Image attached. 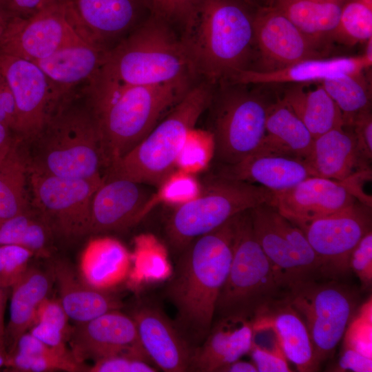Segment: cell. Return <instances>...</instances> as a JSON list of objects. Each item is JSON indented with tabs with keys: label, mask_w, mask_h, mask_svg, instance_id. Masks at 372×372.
I'll return each mask as SVG.
<instances>
[{
	"label": "cell",
	"mask_w": 372,
	"mask_h": 372,
	"mask_svg": "<svg viewBox=\"0 0 372 372\" xmlns=\"http://www.w3.org/2000/svg\"><path fill=\"white\" fill-rule=\"evenodd\" d=\"M9 19L6 14L0 12V39L6 28Z\"/></svg>",
	"instance_id": "6f0895ef"
},
{
	"label": "cell",
	"mask_w": 372,
	"mask_h": 372,
	"mask_svg": "<svg viewBox=\"0 0 372 372\" xmlns=\"http://www.w3.org/2000/svg\"><path fill=\"white\" fill-rule=\"evenodd\" d=\"M254 322L273 329L287 359L298 371L312 372L319 369L320 362L307 328L287 298L275 304Z\"/></svg>",
	"instance_id": "f1b7e54d"
},
{
	"label": "cell",
	"mask_w": 372,
	"mask_h": 372,
	"mask_svg": "<svg viewBox=\"0 0 372 372\" xmlns=\"http://www.w3.org/2000/svg\"><path fill=\"white\" fill-rule=\"evenodd\" d=\"M72 353L79 363L119 354H131L152 363L143 348L131 316L118 310L76 324L70 333Z\"/></svg>",
	"instance_id": "d6986e66"
},
{
	"label": "cell",
	"mask_w": 372,
	"mask_h": 372,
	"mask_svg": "<svg viewBox=\"0 0 372 372\" xmlns=\"http://www.w3.org/2000/svg\"><path fill=\"white\" fill-rule=\"evenodd\" d=\"M364 179L335 180L310 176L280 192L270 205L297 226L342 210L360 200L371 205L361 189Z\"/></svg>",
	"instance_id": "2e32d148"
},
{
	"label": "cell",
	"mask_w": 372,
	"mask_h": 372,
	"mask_svg": "<svg viewBox=\"0 0 372 372\" xmlns=\"http://www.w3.org/2000/svg\"><path fill=\"white\" fill-rule=\"evenodd\" d=\"M0 123L14 132L16 125V109L12 94L0 70Z\"/></svg>",
	"instance_id": "816d5d0a"
},
{
	"label": "cell",
	"mask_w": 372,
	"mask_h": 372,
	"mask_svg": "<svg viewBox=\"0 0 372 372\" xmlns=\"http://www.w3.org/2000/svg\"><path fill=\"white\" fill-rule=\"evenodd\" d=\"M92 372H155L157 368L138 356L119 354L94 362L88 369Z\"/></svg>",
	"instance_id": "f6af8a7d"
},
{
	"label": "cell",
	"mask_w": 372,
	"mask_h": 372,
	"mask_svg": "<svg viewBox=\"0 0 372 372\" xmlns=\"http://www.w3.org/2000/svg\"><path fill=\"white\" fill-rule=\"evenodd\" d=\"M18 136L8 127L0 123V163L5 158Z\"/></svg>",
	"instance_id": "db71d44e"
},
{
	"label": "cell",
	"mask_w": 372,
	"mask_h": 372,
	"mask_svg": "<svg viewBox=\"0 0 372 372\" xmlns=\"http://www.w3.org/2000/svg\"><path fill=\"white\" fill-rule=\"evenodd\" d=\"M255 9L238 0H202L180 34L197 78L216 87L251 70Z\"/></svg>",
	"instance_id": "3957f363"
},
{
	"label": "cell",
	"mask_w": 372,
	"mask_h": 372,
	"mask_svg": "<svg viewBox=\"0 0 372 372\" xmlns=\"http://www.w3.org/2000/svg\"><path fill=\"white\" fill-rule=\"evenodd\" d=\"M154 187L127 179H105L91 204L90 234L120 231L138 223L158 203Z\"/></svg>",
	"instance_id": "ffe728a7"
},
{
	"label": "cell",
	"mask_w": 372,
	"mask_h": 372,
	"mask_svg": "<svg viewBox=\"0 0 372 372\" xmlns=\"http://www.w3.org/2000/svg\"><path fill=\"white\" fill-rule=\"evenodd\" d=\"M221 372H258V371L253 362L239 359L223 368Z\"/></svg>",
	"instance_id": "9f6ffc18"
},
{
	"label": "cell",
	"mask_w": 372,
	"mask_h": 372,
	"mask_svg": "<svg viewBox=\"0 0 372 372\" xmlns=\"http://www.w3.org/2000/svg\"><path fill=\"white\" fill-rule=\"evenodd\" d=\"M247 6L256 8L257 7L265 3V0H238Z\"/></svg>",
	"instance_id": "680465c9"
},
{
	"label": "cell",
	"mask_w": 372,
	"mask_h": 372,
	"mask_svg": "<svg viewBox=\"0 0 372 372\" xmlns=\"http://www.w3.org/2000/svg\"><path fill=\"white\" fill-rule=\"evenodd\" d=\"M347 127L351 130L361 154L371 163L372 159V114L371 110L358 115Z\"/></svg>",
	"instance_id": "c3c4849f"
},
{
	"label": "cell",
	"mask_w": 372,
	"mask_h": 372,
	"mask_svg": "<svg viewBox=\"0 0 372 372\" xmlns=\"http://www.w3.org/2000/svg\"><path fill=\"white\" fill-rule=\"evenodd\" d=\"M371 38L372 0H346L331 41L353 46Z\"/></svg>",
	"instance_id": "74e56055"
},
{
	"label": "cell",
	"mask_w": 372,
	"mask_h": 372,
	"mask_svg": "<svg viewBox=\"0 0 372 372\" xmlns=\"http://www.w3.org/2000/svg\"><path fill=\"white\" fill-rule=\"evenodd\" d=\"M213 144L209 132L192 130L180 153L176 167L192 174L207 166L212 158Z\"/></svg>",
	"instance_id": "ab89813d"
},
{
	"label": "cell",
	"mask_w": 372,
	"mask_h": 372,
	"mask_svg": "<svg viewBox=\"0 0 372 372\" xmlns=\"http://www.w3.org/2000/svg\"><path fill=\"white\" fill-rule=\"evenodd\" d=\"M254 26L255 56L249 70L271 72L304 59L327 56V50L272 6L262 4L255 9Z\"/></svg>",
	"instance_id": "9a60e30c"
},
{
	"label": "cell",
	"mask_w": 372,
	"mask_h": 372,
	"mask_svg": "<svg viewBox=\"0 0 372 372\" xmlns=\"http://www.w3.org/2000/svg\"><path fill=\"white\" fill-rule=\"evenodd\" d=\"M346 0H265L276 8L301 32L324 49L331 41Z\"/></svg>",
	"instance_id": "1f68e13d"
},
{
	"label": "cell",
	"mask_w": 372,
	"mask_h": 372,
	"mask_svg": "<svg viewBox=\"0 0 372 372\" xmlns=\"http://www.w3.org/2000/svg\"><path fill=\"white\" fill-rule=\"evenodd\" d=\"M0 70L14 101V133L24 142H30L42 130L61 101L34 62L0 52Z\"/></svg>",
	"instance_id": "5bb4252c"
},
{
	"label": "cell",
	"mask_w": 372,
	"mask_h": 372,
	"mask_svg": "<svg viewBox=\"0 0 372 372\" xmlns=\"http://www.w3.org/2000/svg\"><path fill=\"white\" fill-rule=\"evenodd\" d=\"M157 189L156 196L158 203L163 201L178 205L196 197L201 188L192 174L179 170L174 172Z\"/></svg>",
	"instance_id": "b9f144b4"
},
{
	"label": "cell",
	"mask_w": 372,
	"mask_h": 372,
	"mask_svg": "<svg viewBox=\"0 0 372 372\" xmlns=\"http://www.w3.org/2000/svg\"><path fill=\"white\" fill-rule=\"evenodd\" d=\"M152 362L166 372L189 371L195 348L156 304H140L131 316Z\"/></svg>",
	"instance_id": "44dd1931"
},
{
	"label": "cell",
	"mask_w": 372,
	"mask_h": 372,
	"mask_svg": "<svg viewBox=\"0 0 372 372\" xmlns=\"http://www.w3.org/2000/svg\"><path fill=\"white\" fill-rule=\"evenodd\" d=\"M335 371L371 372L372 358H369L353 349L342 348V352Z\"/></svg>",
	"instance_id": "f5cc1de1"
},
{
	"label": "cell",
	"mask_w": 372,
	"mask_h": 372,
	"mask_svg": "<svg viewBox=\"0 0 372 372\" xmlns=\"http://www.w3.org/2000/svg\"><path fill=\"white\" fill-rule=\"evenodd\" d=\"M149 14L182 30L195 14L202 0H143Z\"/></svg>",
	"instance_id": "60d3db41"
},
{
	"label": "cell",
	"mask_w": 372,
	"mask_h": 372,
	"mask_svg": "<svg viewBox=\"0 0 372 372\" xmlns=\"http://www.w3.org/2000/svg\"><path fill=\"white\" fill-rule=\"evenodd\" d=\"M253 330V321L249 318H218L203 342L195 348L189 371L221 372L223 368L249 353Z\"/></svg>",
	"instance_id": "603a6c76"
},
{
	"label": "cell",
	"mask_w": 372,
	"mask_h": 372,
	"mask_svg": "<svg viewBox=\"0 0 372 372\" xmlns=\"http://www.w3.org/2000/svg\"><path fill=\"white\" fill-rule=\"evenodd\" d=\"M130 263V254L118 240L95 238L89 240L81 254L79 275L91 287L107 291L124 280Z\"/></svg>",
	"instance_id": "4dcf8cb0"
},
{
	"label": "cell",
	"mask_w": 372,
	"mask_h": 372,
	"mask_svg": "<svg viewBox=\"0 0 372 372\" xmlns=\"http://www.w3.org/2000/svg\"><path fill=\"white\" fill-rule=\"evenodd\" d=\"M273 192L258 185L211 174L199 194L178 205L165 226L172 249L179 254L199 236L220 227L236 215L271 203Z\"/></svg>",
	"instance_id": "9c48e42d"
},
{
	"label": "cell",
	"mask_w": 372,
	"mask_h": 372,
	"mask_svg": "<svg viewBox=\"0 0 372 372\" xmlns=\"http://www.w3.org/2000/svg\"><path fill=\"white\" fill-rule=\"evenodd\" d=\"M214 90L205 81L195 83L140 143L106 168L104 178L158 188L175 172L187 135L207 110Z\"/></svg>",
	"instance_id": "8992f818"
},
{
	"label": "cell",
	"mask_w": 372,
	"mask_h": 372,
	"mask_svg": "<svg viewBox=\"0 0 372 372\" xmlns=\"http://www.w3.org/2000/svg\"><path fill=\"white\" fill-rule=\"evenodd\" d=\"M331 279L305 282L287 296L307 328L320 364L334 354L356 307L353 291Z\"/></svg>",
	"instance_id": "8fae6325"
},
{
	"label": "cell",
	"mask_w": 372,
	"mask_h": 372,
	"mask_svg": "<svg viewBox=\"0 0 372 372\" xmlns=\"http://www.w3.org/2000/svg\"><path fill=\"white\" fill-rule=\"evenodd\" d=\"M54 281L58 285L59 299L69 319L76 324L91 320L106 312L118 310L121 302L107 291L91 287L63 261L52 266Z\"/></svg>",
	"instance_id": "4316f807"
},
{
	"label": "cell",
	"mask_w": 372,
	"mask_h": 372,
	"mask_svg": "<svg viewBox=\"0 0 372 372\" xmlns=\"http://www.w3.org/2000/svg\"><path fill=\"white\" fill-rule=\"evenodd\" d=\"M371 65L372 57L364 53L353 56L311 58L271 72L245 70L229 83L258 85L320 83L333 77L365 71Z\"/></svg>",
	"instance_id": "d4e9b609"
},
{
	"label": "cell",
	"mask_w": 372,
	"mask_h": 372,
	"mask_svg": "<svg viewBox=\"0 0 372 372\" xmlns=\"http://www.w3.org/2000/svg\"><path fill=\"white\" fill-rule=\"evenodd\" d=\"M298 227L318 257L324 277L335 279L350 271L351 251L371 231V205L358 200L342 210Z\"/></svg>",
	"instance_id": "4fadbf2b"
},
{
	"label": "cell",
	"mask_w": 372,
	"mask_h": 372,
	"mask_svg": "<svg viewBox=\"0 0 372 372\" xmlns=\"http://www.w3.org/2000/svg\"><path fill=\"white\" fill-rule=\"evenodd\" d=\"M249 353L258 372H290L292 371L278 339L260 344H252Z\"/></svg>",
	"instance_id": "ee69618b"
},
{
	"label": "cell",
	"mask_w": 372,
	"mask_h": 372,
	"mask_svg": "<svg viewBox=\"0 0 372 372\" xmlns=\"http://www.w3.org/2000/svg\"><path fill=\"white\" fill-rule=\"evenodd\" d=\"M250 214L256 238L287 293L324 278L321 262L299 227L269 203L251 209Z\"/></svg>",
	"instance_id": "30bf717a"
},
{
	"label": "cell",
	"mask_w": 372,
	"mask_h": 372,
	"mask_svg": "<svg viewBox=\"0 0 372 372\" xmlns=\"http://www.w3.org/2000/svg\"><path fill=\"white\" fill-rule=\"evenodd\" d=\"M99 75L134 86L197 79L176 30L150 14L107 52Z\"/></svg>",
	"instance_id": "277c9868"
},
{
	"label": "cell",
	"mask_w": 372,
	"mask_h": 372,
	"mask_svg": "<svg viewBox=\"0 0 372 372\" xmlns=\"http://www.w3.org/2000/svg\"><path fill=\"white\" fill-rule=\"evenodd\" d=\"M69 318L59 300L45 298L39 307L34 323L43 322L52 325L68 335L71 330L68 327Z\"/></svg>",
	"instance_id": "7dc6e473"
},
{
	"label": "cell",
	"mask_w": 372,
	"mask_h": 372,
	"mask_svg": "<svg viewBox=\"0 0 372 372\" xmlns=\"http://www.w3.org/2000/svg\"><path fill=\"white\" fill-rule=\"evenodd\" d=\"M18 137L0 163V223L24 211L31 204L27 192L29 180L28 152Z\"/></svg>",
	"instance_id": "836d02e7"
},
{
	"label": "cell",
	"mask_w": 372,
	"mask_h": 372,
	"mask_svg": "<svg viewBox=\"0 0 372 372\" xmlns=\"http://www.w3.org/2000/svg\"><path fill=\"white\" fill-rule=\"evenodd\" d=\"M214 174L256 184L273 192L287 189L312 176L309 166L302 160L257 153L233 165H216Z\"/></svg>",
	"instance_id": "484cf974"
},
{
	"label": "cell",
	"mask_w": 372,
	"mask_h": 372,
	"mask_svg": "<svg viewBox=\"0 0 372 372\" xmlns=\"http://www.w3.org/2000/svg\"><path fill=\"white\" fill-rule=\"evenodd\" d=\"M6 1L7 0H0V12L3 13V14H6V12H5V6H6Z\"/></svg>",
	"instance_id": "94428289"
},
{
	"label": "cell",
	"mask_w": 372,
	"mask_h": 372,
	"mask_svg": "<svg viewBox=\"0 0 372 372\" xmlns=\"http://www.w3.org/2000/svg\"><path fill=\"white\" fill-rule=\"evenodd\" d=\"M194 81L134 86L97 74L86 83L81 92L98 130L105 167L140 143L182 99Z\"/></svg>",
	"instance_id": "6da1fadb"
},
{
	"label": "cell",
	"mask_w": 372,
	"mask_h": 372,
	"mask_svg": "<svg viewBox=\"0 0 372 372\" xmlns=\"http://www.w3.org/2000/svg\"><path fill=\"white\" fill-rule=\"evenodd\" d=\"M6 366L13 371L45 372L55 370L80 371L86 369L68 350L50 347L29 331L23 334L14 349L7 355Z\"/></svg>",
	"instance_id": "e575fe53"
},
{
	"label": "cell",
	"mask_w": 372,
	"mask_h": 372,
	"mask_svg": "<svg viewBox=\"0 0 372 372\" xmlns=\"http://www.w3.org/2000/svg\"><path fill=\"white\" fill-rule=\"evenodd\" d=\"M7 355L0 350V369L5 366Z\"/></svg>",
	"instance_id": "91938a15"
},
{
	"label": "cell",
	"mask_w": 372,
	"mask_h": 372,
	"mask_svg": "<svg viewBox=\"0 0 372 372\" xmlns=\"http://www.w3.org/2000/svg\"><path fill=\"white\" fill-rule=\"evenodd\" d=\"M107 52L80 39L33 62L45 73L62 102L98 74Z\"/></svg>",
	"instance_id": "cb8c5ba5"
},
{
	"label": "cell",
	"mask_w": 372,
	"mask_h": 372,
	"mask_svg": "<svg viewBox=\"0 0 372 372\" xmlns=\"http://www.w3.org/2000/svg\"><path fill=\"white\" fill-rule=\"evenodd\" d=\"M234 217L194 239L179 253L164 289L165 297L176 309V326L194 348L203 342L212 326L216 302L227 277Z\"/></svg>",
	"instance_id": "7a4b0ae2"
},
{
	"label": "cell",
	"mask_w": 372,
	"mask_h": 372,
	"mask_svg": "<svg viewBox=\"0 0 372 372\" xmlns=\"http://www.w3.org/2000/svg\"><path fill=\"white\" fill-rule=\"evenodd\" d=\"M57 0H7L5 12L10 18H28Z\"/></svg>",
	"instance_id": "f907efd6"
},
{
	"label": "cell",
	"mask_w": 372,
	"mask_h": 372,
	"mask_svg": "<svg viewBox=\"0 0 372 372\" xmlns=\"http://www.w3.org/2000/svg\"><path fill=\"white\" fill-rule=\"evenodd\" d=\"M365 71L344 74L320 83L342 112L344 126L358 115L371 110V87Z\"/></svg>",
	"instance_id": "8d00e7d4"
},
{
	"label": "cell",
	"mask_w": 372,
	"mask_h": 372,
	"mask_svg": "<svg viewBox=\"0 0 372 372\" xmlns=\"http://www.w3.org/2000/svg\"><path fill=\"white\" fill-rule=\"evenodd\" d=\"M343 348L353 349L372 358V298L354 313L343 335Z\"/></svg>",
	"instance_id": "f35d334b"
},
{
	"label": "cell",
	"mask_w": 372,
	"mask_h": 372,
	"mask_svg": "<svg viewBox=\"0 0 372 372\" xmlns=\"http://www.w3.org/2000/svg\"><path fill=\"white\" fill-rule=\"evenodd\" d=\"M349 270L359 278L363 288L372 283V231H369L360 240L351 253Z\"/></svg>",
	"instance_id": "bcb514c9"
},
{
	"label": "cell",
	"mask_w": 372,
	"mask_h": 372,
	"mask_svg": "<svg viewBox=\"0 0 372 372\" xmlns=\"http://www.w3.org/2000/svg\"><path fill=\"white\" fill-rule=\"evenodd\" d=\"M30 142V172L72 178L103 177L105 164L94 118L85 99L81 105L74 103V92L58 105Z\"/></svg>",
	"instance_id": "5b68a950"
},
{
	"label": "cell",
	"mask_w": 372,
	"mask_h": 372,
	"mask_svg": "<svg viewBox=\"0 0 372 372\" xmlns=\"http://www.w3.org/2000/svg\"><path fill=\"white\" fill-rule=\"evenodd\" d=\"M313 141L302 121L277 97L269 107L265 134L256 153L289 156L305 162Z\"/></svg>",
	"instance_id": "f546056e"
},
{
	"label": "cell",
	"mask_w": 372,
	"mask_h": 372,
	"mask_svg": "<svg viewBox=\"0 0 372 372\" xmlns=\"http://www.w3.org/2000/svg\"><path fill=\"white\" fill-rule=\"evenodd\" d=\"M54 280L52 272L28 267L12 286L10 320L5 329L7 353L15 348L20 337L34 324L41 303L48 297Z\"/></svg>",
	"instance_id": "83f0119b"
},
{
	"label": "cell",
	"mask_w": 372,
	"mask_h": 372,
	"mask_svg": "<svg viewBox=\"0 0 372 372\" xmlns=\"http://www.w3.org/2000/svg\"><path fill=\"white\" fill-rule=\"evenodd\" d=\"M0 285V350L6 355H8L6 346H5V329L4 325V309L6 302V293L5 290Z\"/></svg>",
	"instance_id": "11a10c76"
},
{
	"label": "cell",
	"mask_w": 372,
	"mask_h": 372,
	"mask_svg": "<svg viewBox=\"0 0 372 372\" xmlns=\"http://www.w3.org/2000/svg\"><path fill=\"white\" fill-rule=\"evenodd\" d=\"M225 83L214 87L209 133L216 165H233L256 153L265 134L269 107L274 101L262 87Z\"/></svg>",
	"instance_id": "ba28073f"
},
{
	"label": "cell",
	"mask_w": 372,
	"mask_h": 372,
	"mask_svg": "<svg viewBox=\"0 0 372 372\" xmlns=\"http://www.w3.org/2000/svg\"><path fill=\"white\" fill-rule=\"evenodd\" d=\"M80 39L64 0H57L30 17L10 18L0 39V52L34 61Z\"/></svg>",
	"instance_id": "e0dca14e"
},
{
	"label": "cell",
	"mask_w": 372,
	"mask_h": 372,
	"mask_svg": "<svg viewBox=\"0 0 372 372\" xmlns=\"http://www.w3.org/2000/svg\"><path fill=\"white\" fill-rule=\"evenodd\" d=\"M69 20L78 35L108 51L145 19L143 0H64Z\"/></svg>",
	"instance_id": "ac0fdd59"
},
{
	"label": "cell",
	"mask_w": 372,
	"mask_h": 372,
	"mask_svg": "<svg viewBox=\"0 0 372 372\" xmlns=\"http://www.w3.org/2000/svg\"><path fill=\"white\" fill-rule=\"evenodd\" d=\"M45 344L54 348L67 351L65 341L69 336L59 329L45 323L37 322L28 331Z\"/></svg>",
	"instance_id": "681fc988"
},
{
	"label": "cell",
	"mask_w": 372,
	"mask_h": 372,
	"mask_svg": "<svg viewBox=\"0 0 372 372\" xmlns=\"http://www.w3.org/2000/svg\"><path fill=\"white\" fill-rule=\"evenodd\" d=\"M54 234L32 204L24 211L0 223V245H19L41 258L50 256Z\"/></svg>",
	"instance_id": "d590c367"
},
{
	"label": "cell",
	"mask_w": 372,
	"mask_h": 372,
	"mask_svg": "<svg viewBox=\"0 0 372 372\" xmlns=\"http://www.w3.org/2000/svg\"><path fill=\"white\" fill-rule=\"evenodd\" d=\"M104 177L72 178L29 171L32 205L54 234L66 238L90 234L91 204Z\"/></svg>",
	"instance_id": "7c38bea8"
},
{
	"label": "cell",
	"mask_w": 372,
	"mask_h": 372,
	"mask_svg": "<svg viewBox=\"0 0 372 372\" xmlns=\"http://www.w3.org/2000/svg\"><path fill=\"white\" fill-rule=\"evenodd\" d=\"M32 256V253L23 247L1 245L0 285L5 289L11 288L26 271Z\"/></svg>",
	"instance_id": "7bdbcfd3"
},
{
	"label": "cell",
	"mask_w": 372,
	"mask_h": 372,
	"mask_svg": "<svg viewBox=\"0 0 372 372\" xmlns=\"http://www.w3.org/2000/svg\"><path fill=\"white\" fill-rule=\"evenodd\" d=\"M250 209L233 218L232 258L216 305L218 318L237 316L254 322L287 296L256 238Z\"/></svg>",
	"instance_id": "52a82bcc"
},
{
	"label": "cell",
	"mask_w": 372,
	"mask_h": 372,
	"mask_svg": "<svg viewBox=\"0 0 372 372\" xmlns=\"http://www.w3.org/2000/svg\"><path fill=\"white\" fill-rule=\"evenodd\" d=\"M305 163L312 176L339 181L371 177V163L360 152L348 127L333 129L314 138Z\"/></svg>",
	"instance_id": "7402d4cb"
},
{
	"label": "cell",
	"mask_w": 372,
	"mask_h": 372,
	"mask_svg": "<svg viewBox=\"0 0 372 372\" xmlns=\"http://www.w3.org/2000/svg\"><path fill=\"white\" fill-rule=\"evenodd\" d=\"M307 127L313 138L344 126L341 111L320 84L305 90L304 84L285 87L280 97Z\"/></svg>",
	"instance_id": "d6a6232c"
}]
</instances>
